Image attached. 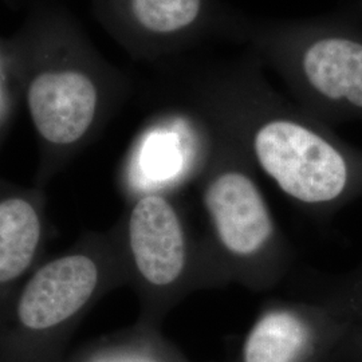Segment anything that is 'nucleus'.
Returning <instances> with one entry per match:
<instances>
[{"label":"nucleus","mask_w":362,"mask_h":362,"mask_svg":"<svg viewBox=\"0 0 362 362\" xmlns=\"http://www.w3.org/2000/svg\"><path fill=\"white\" fill-rule=\"evenodd\" d=\"M62 362H177L155 325L139 324L66 354Z\"/></svg>","instance_id":"nucleus-10"},{"label":"nucleus","mask_w":362,"mask_h":362,"mask_svg":"<svg viewBox=\"0 0 362 362\" xmlns=\"http://www.w3.org/2000/svg\"><path fill=\"white\" fill-rule=\"evenodd\" d=\"M132 21L146 34L160 39L197 42L231 18L220 0H128Z\"/></svg>","instance_id":"nucleus-9"},{"label":"nucleus","mask_w":362,"mask_h":362,"mask_svg":"<svg viewBox=\"0 0 362 362\" xmlns=\"http://www.w3.org/2000/svg\"><path fill=\"white\" fill-rule=\"evenodd\" d=\"M50 233L43 187L0 180V300L46 259Z\"/></svg>","instance_id":"nucleus-7"},{"label":"nucleus","mask_w":362,"mask_h":362,"mask_svg":"<svg viewBox=\"0 0 362 362\" xmlns=\"http://www.w3.org/2000/svg\"><path fill=\"white\" fill-rule=\"evenodd\" d=\"M315 342L313 308L303 300H270L247 333L240 362H305Z\"/></svg>","instance_id":"nucleus-8"},{"label":"nucleus","mask_w":362,"mask_h":362,"mask_svg":"<svg viewBox=\"0 0 362 362\" xmlns=\"http://www.w3.org/2000/svg\"><path fill=\"white\" fill-rule=\"evenodd\" d=\"M230 30L282 78L298 106L345 105L362 110V42L305 23L233 16Z\"/></svg>","instance_id":"nucleus-5"},{"label":"nucleus","mask_w":362,"mask_h":362,"mask_svg":"<svg viewBox=\"0 0 362 362\" xmlns=\"http://www.w3.org/2000/svg\"><path fill=\"white\" fill-rule=\"evenodd\" d=\"M127 275L116 235L88 231L0 300V362H62L89 311Z\"/></svg>","instance_id":"nucleus-2"},{"label":"nucleus","mask_w":362,"mask_h":362,"mask_svg":"<svg viewBox=\"0 0 362 362\" xmlns=\"http://www.w3.org/2000/svg\"><path fill=\"white\" fill-rule=\"evenodd\" d=\"M196 104L208 127L236 144L254 169L296 206L325 207L346 192L345 155L302 107L286 103L257 71L233 70L202 82Z\"/></svg>","instance_id":"nucleus-1"},{"label":"nucleus","mask_w":362,"mask_h":362,"mask_svg":"<svg viewBox=\"0 0 362 362\" xmlns=\"http://www.w3.org/2000/svg\"><path fill=\"white\" fill-rule=\"evenodd\" d=\"M27 104L40 139L52 149H70L94 128L100 113V91L78 71L45 73L35 78Z\"/></svg>","instance_id":"nucleus-6"},{"label":"nucleus","mask_w":362,"mask_h":362,"mask_svg":"<svg viewBox=\"0 0 362 362\" xmlns=\"http://www.w3.org/2000/svg\"><path fill=\"white\" fill-rule=\"evenodd\" d=\"M127 275L140 303V321L158 326L188 293L221 282L207 246H200L170 192L129 199L112 227Z\"/></svg>","instance_id":"nucleus-4"},{"label":"nucleus","mask_w":362,"mask_h":362,"mask_svg":"<svg viewBox=\"0 0 362 362\" xmlns=\"http://www.w3.org/2000/svg\"><path fill=\"white\" fill-rule=\"evenodd\" d=\"M212 136L199 182L208 251L223 282L266 290L287 272L290 248L245 153L219 132Z\"/></svg>","instance_id":"nucleus-3"},{"label":"nucleus","mask_w":362,"mask_h":362,"mask_svg":"<svg viewBox=\"0 0 362 362\" xmlns=\"http://www.w3.org/2000/svg\"><path fill=\"white\" fill-rule=\"evenodd\" d=\"M1 106H3V100H1V93H0V113H1Z\"/></svg>","instance_id":"nucleus-11"}]
</instances>
